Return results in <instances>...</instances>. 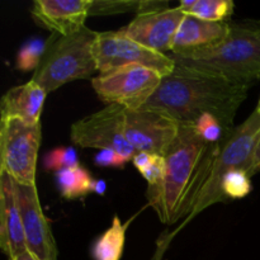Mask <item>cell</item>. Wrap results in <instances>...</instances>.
I'll use <instances>...</instances> for the list:
<instances>
[{
  "label": "cell",
  "mask_w": 260,
  "mask_h": 260,
  "mask_svg": "<svg viewBox=\"0 0 260 260\" xmlns=\"http://www.w3.org/2000/svg\"><path fill=\"white\" fill-rule=\"evenodd\" d=\"M178 8L185 15H193L207 22H228L235 4L231 0H182Z\"/></svg>",
  "instance_id": "cell-19"
},
{
  "label": "cell",
  "mask_w": 260,
  "mask_h": 260,
  "mask_svg": "<svg viewBox=\"0 0 260 260\" xmlns=\"http://www.w3.org/2000/svg\"><path fill=\"white\" fill-rule=\"evenodd\" d=\"M260 136V113L254 111L245 122L236 126L230 135L221 144L216 159L213 161L210 177L201 192L200 198L193 208L192 213L183 225L192 220L193 217L217 203L225 202V197L221 192L222 178L233 170L246 172L253 155L254 147Z\"/></svg>",
  "instance_id": "cell-5"
},
{
  "label": "cell",
  "mask_w": 260,
  "mask_h": 260,
  "mask_svg": "<svg viewBox=\"0 0 260 260\" xmlns=\"http://www.w3.org/2000/svg\"><path fill=\"white\" fill-rule=\"evenodd\" d=\"M156 155L155 154H150V152H136L132 159V162L136 167V169L139 172H142L144 169H146L150 164L152 162V160L155 159Z\"/></svg>",
  "instance_id": "cell-26"
},
{
  "label": "cell",
  "mask_w": 260,
  "mask_h": 260,
  "mask_svg": "<svg viewBox=\"0 0 260 260\" xmlns=\"http://www.w3.org/2000/svg\"><path fill=\"white\" fill-rule=\"evenodd\" d=\"M196 131L208 144H221L233 129H228L216 117L205 114L193 123Z\"/></svg>",
  "instance_id": "cell-22"
},
{
  "label": "cell",
  "mask_w": 260,
  "mask_h": 260,
  "mask_svg": "<svg viewBox=\"0 0 260 260\" xmlns=\"http://www.w3.org/2000/svg\"><path fill=\"white\" fill-rule=\"evenodd\" d=\"M260 170V136L256 141L255 147H254L253 155H251L250 162H249V167L246 169V174L249 177H253L254 174H256Z\"/></svg>",
  "instance_id": "cell-27"
},
{
  "label": "cell",
  "mask_w": 260,
  "mask_h": 260,
  "mask_svg": "<svg viewBox=\"0 0 260 260\" xmlns=\"http://www.w3.org/2000/svg\"><path fill=\"white\" fill-rule=\"evenodd\" d=\"M164 76L156 70L129 65L91 79V85L102 102L119 104L127 109H141L154 95Z\"/></svg>",
  "instance_id": "cell-7"
},
{
  "label": "cell",
  "mask_w": 260,
  "mask_h": 260,
  "mask_svg": "<svg viewBox=\"0 0 260 260\" xmlns=\"http://www.w3.org/2000/svg\"><path fill=\"white\" fill-rule=\"evenodd\" d=\"M170 57L177 65L250 88L260 79V22L230 23L228 36L220 42L173 52Z\"/></svg>",
  "instance_id": "cell-3"
},
{
  "label": "cell",
  "mask_w": 260,
  "mask_h": 260,
  "mask_svg": "<svg viewBox=\"0 0 260 260\" xmlns=\"http://www.w3.org/2000/svg\"><path fill=\"white\" fill-rule=\"evenodd\" d=\"M47 91L30 79L9 89L0 102V119H20L29 124L41 123Z\"/></svg>",
  "instance_id": "cell-15"
},
{
  "label": "cell",
  "mask_w": 260,
  "mask_h": 260,
  "mask_svg": "<svg viewBox=\"0 0 260 260\" xmlns=\"http://www.w3.org/2000/svg\"><path fill=\"white\" fill-rule=\"evenodd\" d=\"M229 30V22H207L184 14L175 35L172 53L215 45L228 36Z\"/></svg>",
  "instance_id": "cell-16"
},
{
  "label": "cell",
  "mask_w": 260,
  "mask_h": 260,
  "mask_svg": "<svg viewBox=\"0 0 260 260\" xmlns=\"http://www.w3.org/2000/svg\"><path fill=\"white\" fill-rule=\"evenodd\" d=\"M248 90V86L221 76L175 63L173 73L162 78L141 109L159 112L184 124H193L205 114H211L226 128L234 129V119Z\"/></svg>",
  "instance_id": "cell-2"
},
{
  "label": "cell",
  "mask_w": 260,
  "mask_h": 260,
  "mask_svg": "<svg viewBox=\"0 0 260 260\" xmlns=\"http://www.w3.org/2000/svg\"><path fill=\"white\" fill-rule=\"evenodd\" d=\"M48 45H50V41H43L41 38H35V40L25 42L17 53L15 66H17L18 70H37L38 66L41 65V61H42L46 51H47Z\"/></svg>",
  "instance_id": "cell-20"
},
{
  "label": "cell",
  "mask_w": 260,
  "mask_h": 260,
  "mask_svg": "<svg viewBox=\"0 0 260 260\" xmlns=\"http://www.w3.org/2000/svg\"><path fill=\"white\" fill-rule=\"evenodd\" d=\"M17 193L27 250L38 260H57V248L52 229L43 213L36 185L17 184Z\"/></svg>",
  "instance_id": "cell-12"
},
{
  "label": "cell",
  "mask_w": 260,
  "mask_h": 260,
  "mask_svg": "<svg viewBox=\"0 0 260 260\" xmlns=\"http://www.w3.org/2000/svg\"><path fill=\"white\" fill-rule=\"evenodd\" d=\"M183 18L184 13L178 7L149 10L139 13L119 32L150 50L167 55L173 51L175 35Z\"/></svg>",
  "instance_id": "cell-11"
},
{
  "label": "cell",
  "mask_w": 260,
  "mask_h": 260,
  "mask_svg": "<svg viewBox=\"0 0 260 260\" xmlns=\"http://www.w3.org/2000/svg\"><path fill=\"white\" fill-rule=\"evenodd\" d=\"M93 3V0H36L30 15L40 27L55 35L69 36L85 27Z\"/></svg>",
  "instance_id": "cell-13"
},
{
  "label": "cell",
  "mask_w": 260,
  "mask_h": 260,
  "mask_svg": "<svg viewBox=\"0 0 260 260\" xmlns=\"http://www.w3.org/2000/svg\"><path fill=\"white\" fill-rule=\"evenodd\" d=\"M41 140V123L0 119V173L9 175L17 184L36 185Z\"/></svg>",
  "instance_id": "cell-6"
},
{
  "label": "cell",
  "mask_w": 260,
  "mask_h": 260,
  "mask_svg": "<svg viewBox=\"0 0 260 260\" xmlns=\"http://www.w3.org/2000/svg\"><path fill=\"white\" fill-rule=\"evenodd\" d=\"M127 162H129L128 160L111 149L99 150V152L94 157V164L102 168H122Z\"/></svg>",
  "instance_id": "cell-25"
},
{
  "label": "cell",
  "mask_w": 260,
  "mask_h": 260,
  "mask_svg": "<svg viewBox=\"0 0 260 260\" xmlns=\"http://www.w3.org/2000/svg\"><path fill=\"white\" fill-rule=\"evenodd\" d=\"M128 222H122L114 216L112 225L93 244L91 256L94 260H119L126 243V231Z\"/></svg>",
  "instance_id": "cell-17"
},
{
  "label": "cell",
  "mask_w": 260,
  "mask_h": 260,
  "mask_svg": "<svg viewBox=\"0 0 260 260\" xmlns=\"http://www.w3.org/2000/svg\"><path fill=\"white\" fill-rule=\"evenodd\" d=\"M256 111L260 113V98H259V102H258V106H256Z\"/></svg>",
  "instance_id": "cell-30"
},
{
  "label": "cell",
  "mask_w": 260,
  "mask_h": 260,
  "mask_svg": "<svg viewBox=\"0 0 260 260\" xmlns=\"http://www.w3.org/2000/svg\"><path fill=\"white\" fill-rule=\"evenodd\" d=\"M96 36L85 25L73 35L53 37L32 80L48 94L74 80L88 79L98 71L93 53Z\"/></svg>",
  "instance_id": "cell-4"
},
{
  "label": "cell",
  "mask_w": 260,
  "mask_h": 260,
  "mask_svg": "<svg viewBox=\"0 0 260 260\" xmlns=\"http://www.w3.org/2000/svg\"><path fill=\"white\" fill-rule=\"evenodd\" d=\"M221 144H208L193 124L180 123L179 135L164 155V178L146 190L149 206L162 223L187 221L210 177Z\"/></svg>",
  "instance_id": "cell-1"
},
{
  "label": "cell",
  "mask_w": 260,
  "mask_h": 260,
  "mask_svg": "<svg viewBox=\"0 0 260 260\" xmlns=\"http://www.w3.org/2000/svg\"><path fill=\"white\" fill-rule=\"evenodd\" d=\"M43 164L47 170H53L57 173L66 168L79 165L78 154L74 147H56L46 154Z\"/></svg>",
  "instance_id": "cell-23"
},
{
  "label": "cell",
  "mask_w": 260,
  "mask_h": 260,
  "mask_svg": "<svg viewBox=\"0 0 260 260\" xmlns=\"http://www.w3.org/2000/svg\"><path fill=\"white\" fill-rule=\"evenodd\" d=\"M180 123L149 109H127L124 136L136 152L164 156L179 135Z\"/></svg>",
  "instance_id": "cell-10"
},
{
  "label": "cell",
  "mask_w": 260,
  "mask_h": 260,
  "mask_svg": "<svg viewBox=\"0 0 260 260\" xmlns=\"http://www.w3.org/2000/svg\"><path fill=\"white\" fill-rule=\"evenodd\" d=\"M9 260H38V259L36 258V256L30 253V251L24 250V251H22V253H19V254H17V255L9 258Z\"/></svg>",
  "instance_id": "cell-29"
},
{
  "label": "cell",
  "mask_w": 260,
  "mask_h": 260,
  "mask_svg": "<svg viewBox=\"0 0 260 260\" xmlns=\"http://www.w3.org/2000/svg\"><path fill=\"white\" fill-rule=\"evenodd\" d=\"M165 170H167L165 157L161 156V155H156L151 164L146 169L140 172V174L146 180L149 187H152V185H157L161 182L165 175Z\"/></svg>",
  "instance_id": "cell-24"
},
{
  "label": "cell",
  "mask_w": 260,
  "mask_h": 260,
  "mask_svg": "<svg viewBox=\"0 0 260 260\" xmlns=\"http://www.w3.org/2000/svg\"><path fill=\"white\" fill-rule=\"evenodd\" d=\"M96 69L101 74L129 65H140L156 70L162 76L169 75L175 69V62L169 55L156 52L119 30L98 32L93 46Z\"/></svg>",
  "instance_id": "cell-8"
},
{
  "label": "cell",
  "mask_w": 260,
  "mask_h": 260,
  "mask_svg": "<svg viewBox=\"0 0 260 260\" xmlns=\"http://www.w3.org/2000/svg\"><path fill=\"white\" fill-rule=\"evenodd\" d=\"M56 180L60 194L63 198L76 200L93 192V183L95 179L85 168L79 164L56 173Z\"/></svg>",
  "instance_id": "cell-18"
},
{
  "label": "cell",
  "mask_w": 260,
  "mask_h": 260,
  "mask_svg": "<svg viewBox=\"0 0 260 260\" xmlns=\"http://www.w3.org/2000/svg\"><path fill=\"white\" fill-rule=\"evenodd\" d=\"M251 183L250 177L244 170H233L229 172L221 182V192L225 200H239L250 193Z\"/></svg>",
  "instance_id": "cell-21"
},
{
  "label": "cell",
  "mask_w": 260,
  "mask_h": 260,
  "mask_svg": "<svg viewBox=\"0 0 260 260\" xmlns=\"http://www.w3.org/2000/svg\"><path fill=\"white\" fill-rule=\"evenodd\" d=\"M126 111L127 108L119 104H109L79 119L70 128L71 141L84 149L114 150L131 161L136 151L124 136Z\"/></svg>",
  "instance_id": "cell-9"
},
{
  "label": "cell",
  "mask_w": 260,
  "mask_h": 260,
  "mask_svg": "<svg viewBox=\"0 0 260 260\" xmlns=\"http://www.w3.org/2000/svg\"><path fill=\"white\" fill-rule=\"evenodd\" d=\"M0 248L8 258L27 250L17 183L0 173Z\"/></svg>",
  "instance_id": "cell-14"
},
{
  "label": "cell",
  "mask_w": 260,
  "mask_h": 260,
  "mask_svg": "<svg viewBox=\"0 0 260 260\" xmlns=\"http://www.w3.org/2000/svg\"><path fill=\"white\" fill-rule=\"evenodd\" d=\"M107 184L104 180H94L93 183V193H96L99 196H103L106 193Z\"/></svg>",
  "instance_id": "cell-28"
}]
</instances>
